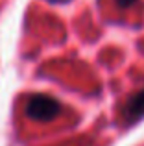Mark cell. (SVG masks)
Returning <instances> with one entry per match:
<instances>
[{"instance_id":"1","label":"cell","mask_w":144,"mask_h":146,"mask_svg":"<svg viewBox=\"0 0 144 146\" xmlns=\"http://www.w3.org/2000/svg\"><path fill=\"white\" fill-rule=\"evenodd\" d=\"M61 113V104L48 94H33L26 104V115L37 122H50Z\"/></svg>"},{"instance_id":"2","label":"cell","mask_w":144,"mask_h":146,"mask_svg":"<svg viewBox=\"0 0 144 146\" xmlns=\"http://www.w3.org/2000/svg\"><path fill=\"white\" fill-rule=\"evenodd\" d=\"M144 117V89L133 93L122 107V120L126 124H135Z\"/></svg>"},{"instance_id":"3","label":"cell","mask_w":144,"mask_h":146,"mask_svg":"<svg viewBox=\"0 0 144 146\" xmlns=\"http://www.w3.org/2000/svg\"><path fill=\"white\" fill-rule=\"evenodd\" d=\"M133 2H137V0H116V6H120V7H127V6H131Z\"/></svg>"},{"instance_id":"4","label":"cell","mask_w":144,"mask_h":146,"mask_svg":"<svg viewBox=\"0 0 144 146\" xmlns=\"http://www.w3.org/2000/svg\"><path fill=\"white\" fill-rule=\"evenodd\" d=\"M50 2H61V0H50Z\"/></svg>"}]
</instances>
